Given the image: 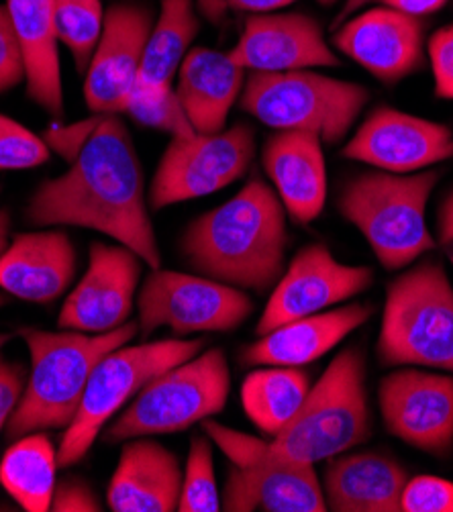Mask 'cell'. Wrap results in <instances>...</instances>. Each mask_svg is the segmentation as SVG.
I'll return each instance as SVG.
<instances>
[{
  "label": "cell",
  "instance_id": "6da1fadb",
  "mask_svg": "<svg viewBox=\"0 0 453 512\" xmlns=\"http://www.w3.org/2000/svg\"><path fill=\"white\" fill-rule=\"evenodd\" d=\"M25 219L35 227L62 225L105 233L135 251L151 270L162 268L143 170L119 115L100 117L68 172L45 180L33 192Z\"/></svg>",
  "mask_w": 453,
  "mask_h": 512
},
{
  "label": "cell",
  "instance_id": "7a4b0ae2",
  "mask_svg": "<svg viewBox=\"0 0 453 512\" xmlns=\"http://www.w3.org/2000/svg\"><path fill=\"white\" fill-rule=\"evenodd\" d=\"M286 243L280 196L260 176H251L233 198L184 229L180 251L200 276L268 292L284 274Z\"/></svg>",
  "mask_w": 453,
  "mask_h": 512
},
{
  "label": "cell",
  "instance_id": "3957f363",
  "mask_svg": "<svg viewBox=\"0 0 453 512\" xmlns=\"http://www.w3.org/2000/svg\"><path fill=\"white\" fill-rule=\"evenodd\" d=\"M137 335V321L109 333L21 329L31 355V376L7 425L9 439L49 429H68L76 419L96 364Z\"/></svg>",
  "mask_w": 453,
  "mask_h": 512
},
{
  "label": "cell",
  "instance_id": "277c9868",
  "mask_svg": "<svg viewBox=\"0 0 453 512\" xmlns=\"http://www.w3.org/2000/svg\"><path fill=\"white\" fill-rule=\"evenodd\" d=\"M441 178L437 170L415 174L366 172L349 180L337 209L370 243L388 272L409 268L437 247L427 227V202Z\"/></svg>",
  "mask_w": 453,
  "mask_h": 512
},
{
  "label": "cell",
  "instance_id": "5b68a950",
  "mask_svg": "<svg viewBox=\"0 0 453 512\" xmlns=\"http://www.w3.org/2000/svg\"><path fill=\"white\" fill-rule=\"evenodd\" d=\"M370 437L366 360L358 347H347L309 390L298 413L272 437L274 453L315 466L337 457Z\"/></svg>",
  "mask_w": 453,
  "mask_h": 512
},
{
  "label": "cell",
  "instance_id": "8992f818",
  "mask_svg": "<svg viewBox=\"0 0 453 512\" xmlns=\"http://www.w3.org/2000/svg\"><path fill=\"white\" fill-rule=\"evenodd\" d=\"M378 357L384 366L453 374V286L437 260H423L388 284Z\"/></svg>",
  "mask_w": 453,
  "mask_h": 512
},
{
  "label": "cell",
  "instance_id": "52a82bcc",
  "mask_svg": "<svg viewBox=\"0 0 453 512\" xmlns=\"http://www.w3.org/2000/svg\"><path fill=\"white\" fill-rule=\"evenodd\" d=\"M370 102L362 84L311 70L260 74L243 84L239 107L276 131H307L323 143H339Z\"/></svg>",
  "mask_w": 453,
  "mask_h": 512
},
{
  "label": "cell",
  "instance_id": "ba28073f",
  "mask_svg": "<svg viewBox=\"0 0 453 512\" xmlns=\"http://www.w3.org/2000/svg\"><path fill=\"white\" fill-rule=\"evenodd\" d=\"M231 392V372L223 349H207L156 378H151L127 406L105 427L107 443L137 437L172 435L219 415Z\"/></svg>",
  "mask_w": 453,
  "mask_h": 512
},
{
  "label": "cell",
  "instance_id": "9c48e42d",
  "mask_svg": "<svg viewBox=\"0 0 453 512\" xmlns=\"http://www.w3.org/2000/svg\"><path fill=\"white\" fill-rule=\"evenodd\" d=\"M207 345V339H164L141 345H123L96 364L86 384L76 419L66 429L58 466L70 468L90 451L92 443L117 411L158 374L188 362Z\"/></svg>",
  "mask_w": 453,
  "mask_h": 512
},
{
  "label": "cell",
  "instance_id": "30bf717a",
  "mask_svg": "<svg viewBox=\"0 0 453 512\" xmlns=\"http://www.w3.org/2000/svg\"><path fill=\"white\" fill-rule=\"evenodd\" d=\"M205 435L231 459L223 508L229 512H325L327 502L315 466L272 451L270 441L203 421Z\"/></svg>",
  "mask_w": 453,
  "mask_h": 512
},
{
  "label": "cell",
  "instance_id": "8fae6325",
  "mask_svg": "<svg viewBox=\"0 0 453 512\" xmlns=\"http://www.w3.org/2000/svg\"><path fill=\"white\" fill-rule=\"evenodd\" d=\"M256 158V133L237 123L219 133L172 137L149 186L151 209L215 194L243 178Z\"/></svg>",
  "mask_w": 453,
  "mask_h": 512
},
{
  "label": "cell",
  "instance_id": "7c38bea8",
  "mask_svg": "<svg viewBox=\"0 0 453 512\" xmlns=\"http://www.w3.org/2000/svg\"><path fill=\"white\" fill-rule=\"evenodd\" d=\"M139 335L145 339L160 327L176 335L229 333L254 313L245 290L207 276L151 270L137 296Z\"/></svg>",
  "mask_w": 453,
  "mask_h": 512
},
{
  "label": "cell",
  "instance_id": "4fadbf2b",
  "mask_svg": "<svg viewBox=\"0 0 453 512\" xmlns=\"http://www.w3.org/2000/svg\"><path fill=\"white\" fill-rule=\"evenodd\" d=\"M386 431L407 445L449 457L453 451V374L402 368L378 388Z\"/></svg>",
  "mask_w": 453,
  "mask_h": 512
},
{
  "label": "cell",
  "instance_id": "5bb4252c",
  "mask_svg": "<svg viewBox=\"0 0 453 512\" xmlns=\"http://www.w3.org/2000/svg\"><path fill=\"white\" fill-rule=\"evenodd\" d=\"M372 282V268L341 264L325 245L311 243L294 255L276 282L256 331L262 337L284 323L323 313L366 292Z\"/></svg>",
  "mask_w": 453,
  "mask_h": 512
},
{
  "label": "cell",
  "instance_id": "9a60e30c",
  "mask_svg": "<svg viewBox=\"0 0 453 512\" xmlns=\"http://www.w3.org/2000/svg\"><path fill=\"white\" fill-rule=\"evenodd\" d=\"M341 153L382 172L415 174L453 160V131L417 115L378 107Z\"/></svg>",
  "mask_w": 453,
  "mask_h": 512
},
{
  "label": "cell",
  "instance_id": "2e32d148",
  "mask_svg": "<svg viewBox=\"0 0 453 512\" xmlns=\"http://www.w3.org/2000/svg\"><path fill=\"white\" fill-rule=\"evenodd\" d=\"M143 260L117 243H92L88 270L68 294L58 327L80 333H109L133 313Z\"/></svg>",
  "mask_w": 453,
  "mask_h": 512
},
{
  "label": "cell",
  "instance_id": "e0dca14e",
  "mask_svg": "<svg viewBox=\"0 0 453 512\" xmlns=\"http://www.w3.org/2000/svg\"><path fill=\"white\" fill-rule=\"evenodd\" d=\"M427 23L390 7H372L333 31V45L384 86H396L425 64Z\"/></svg>",
  "mask_w": 453,
  "mask_h": 512
},
{
  "label": "cell",
  "instance_id": "ac0fdd59",
  "mask_svg": "<svg viewBox=\"0 0 453 512\" xmlns=\"http://www.w3.org/2000/svg\"><path fill=\"white\" fill-rule=\"evenodd\" d=\"M154 13L143 5H115L86 70L84 98L94 115H121L137 84Z\"/></svg>",
  "mask_w": 453,
  "mask_h": 512
},
{
  "label": "cell",
  "instance_id": "d6986e66",
  "mask_svg": "<svg viewBox=\"0 0 453 512\" xmlns=\"http://www.w3.org/2000/svg\"><path fill=\"white\" fill-rule=\"evenodd\" d=\"M229 56L243 70L260 74L337 68L341 64L325 41L321 25L300 13L251 15Z\"/></svg>",
  "mask_w": 453,
  "mask_h": 512
},
{
  "label": "cell",
  "instance_id": "ffe728a7",
  "mask_svg": "<svg viewBox=\"0 0 453 512\" xmlns=\"http://www.w3.org/2000/svg\"><path fill=\"white\" fill-rule=\"evenodd\" d=\"M76 276V249L64 231L21 233L0 255V288L35 304L58 300Z\"/></svg>",
  "mask_w": 453,
  "mask_h": 512
},
{
  "label": "cell",
  "instance_id": "44dd1931",
  "mask_svg": "<svg viewBox=\"0 0 453 512\" xmlns=\"http://www.w3.org/2000/svg\"><path fill=\"white\" fill-rule=\"evenodd\" d=\"M262 164L286 213L300 225L313 223L327 200L323 141L307 131H278L268 137Z\"/></svg>",
  "mask_w": 453,
  "mask_h": 512
},
{
  "label": "cell",
  "instance_id": "7402d4cb",
  "mask_svg": "<svg viewBox=\"0 0 453 512\" xmlns=\"http://www.w3.org/2000/svg\"><path fill=\"white\" fill-rule=\"evenodd\" d=\"M372 317L370 304H347L341 309L302 317L276 327L241 351L245 366L298 368L317 362L349 333Z\"/></svg>",
  "mask_w": 453,
  "mask_h": 512
},
{
  "label": "cell",
  "instance_id": "603a6c76",
  "mask_svg": "<svg viewBox=\"0 0 453 512\" xmlns=\"http://www.w3.org/2000/svg\"><path fill=\"white\" fill-rule=\"evenodd\" d=\"M182 476L178 457L162 443L137 437L125 443L107 490L113 512L178 510Z\"/></svg>",
  "mask_w": 453,
  "mask_h": 512
},
{
  "label": "cell",
  "instance_id": "cb8c5ba5",
  "mask_svg": "<svg viewBox=\"0 0 453 512\" xmlns=\"http://www.w3.org/2000/svg\"><path fill=\"white\" fill-rule=\"evenodd\" d=\"M407 480V470L396 459L364 451L331 457L321 486L327 510L400 512V496Z\"/></svg>",
  "mask_w": 453,
  "mask_h": 512
},
{
  "label": "cell",
  "instance_id": "d4e9b609",
  "mask_svg": "<svg viewBox=\"0 0 453 512\" xmlns=\"http://www.w3.org/2000/svg\"><path fill=\"white\" fill-rule=\"evenodd\" d=\"M245 70L219 49H190L174 88L182 109L196 133H219L225 129L231 107L239 100Z\"/></svg>",
  "mask_w": 453,
  "mask_h": 512
},
{
  "label": "cell",
  "instance_id": "484cf974",
  "mask_svg": "<svg viewBox=\"0 0 453 512\" xmlns=\"http://www.w3.org/2000/svg\"><path fill=\"white\" fill-rule=\"evenodd\" d=\"M5 7L23 49L27 94L43 111L60 117L64 90L54 0H7Z\"/></svg>",
  "mask_w": 453,
  "mask_h": 512
},
{
  "label": "cell",
  "instance_id": "4316f807",
  "mask_svg": "<svg viewBox=\"0 0 453 512\" xmlns=\"http://www.w3.org/2000/svg\"><path fill=\"white\" fill-rule=\"evenodd\" d=\"M58 451L49 437L29 433L19 437L0 462V484L27 512L52 510L56 492Z\"/></svg>",
  "mask_w": 453,
  "mask_h": 512
},
{
  "label": "cell",
  "instance_id": "83f0119b",
  "mask_svg": "<svg viewBox=\"0 0 453 512\" xmlns=\"http://www.w3.org/2000/svg\"><path fill=\"white\" fill-rule=\"evenodd\" d=\"M198 29L194 0H162L160 17L151 27L145 45L137 84L172 86Z\"/></svg>",
  "mask_w": 453,
  "mask_h": 512
},
{
  "label": "cell",
  "instance_id": "f1b7e54d",
  "mask_svg": "<svg viewBox=\"0 0 453 512\" xmlns=\"http://www.w3.org/2000/svg\"><path fill=\"white\" fill-rule=\"evenodd\" d=\"M309 376L298 368L270 366L251 372L241 386L243 411L260 431L274 437L305 402Z\"/></svg>",
  "mask_w": 453,
  "mask_h": 512
},
{
  "label": "cell",
  "instance_id": "f546056e",
  "mask_svg": "<svg viewBox=\"0 0 453 512\" xmlns=\"http://www.w3.org/2000/svg\"><path fill=\"white\" fill-rule=\"evenodd\" d=\"M56 29L74 58L76 70L86 72L94 49L105 29V11L100 0H54Z\"/></svg>",
  "mask_w": 453,
  "mask_h": 512
},
{
  "label": "cell",
  "instance_id": "4dcf8cb0",
  "mask_svg": "<svg viewBox=\"0 0 453 512\" xmlns=\"http://www.w3.org/2000/svg\"><path fill=\"white\" fill-rule=\"evenodd\" d=\"M123 113L141 127L158 129L162 133H170L172 137H190L196 133L172 86L135 84L125 102Z\"/></svg>",
  "mask_w": 453,
  "mask_h": 512
},
{
  "label": "cell",
  "instance_id": "1f68e13d",
  "mask_svg": "<svg viewBox=\"0 0 453 512\" xmlns=\"http://www.w3.org/2000/svg\"><path fill=\"white\" fill-rule=\"evenodd\" d=\"M211 445V439L203 435L194 437L190 443L186 470L182 476L178 512H217L223 508L215 478Z\"/></svg>",
  "mask_w": 453,
  "mask_h": 512
},
{
  "label": "cell",
  "instance_id": "d6a6232c",
  "mask_svg": "<svg viewBox=\"0 0 453 512\" xmlns=\"http://www.w3.org/2000/svg\"><path fill=\"white\" fill-rule=\"evenodd\" d=\"M49 145L15 119L0 115V170H31L49 160Z\"/></svg>",
  "mask_w": 453,
  "mask_h": 512
},
{
  "label": "cell",
  "instance_id": "836d02e7",
  "mask_svg": "<svg viewBox=\"0 0 453 512\" xmlns=\"http://www.w3.org/2000/svg\"><path fill=\"white\" fill-rule=\"evenodd\" d=\"M402 512H453V482L437 476L409 478L400 496Z\"/></svg>",
  "mask_w": 453,
  "mask_h": 512
},
{
  "label": "cell",
  "instance_id": "e575fe53",
  "mask_svg": "<svg viewBox=\"0 0 453 512\" xmlns=\"http://www.w3.org/2000/svg\"><path fill=\"white\" fill-rule=\"evenodd\" d=\"M25 80L23 49L7 7L0 5V92H7Z\"/></svg>",
  "mask_w": 453,
  "mask_h": 512
},
{
  "label": "cell",
  "instance_id": "d590c367",
  "mask_svg": "<svg viewBox=\"0 0 453 512\" xmlns=\"http://www.w3.org/2000/svg\"><path fill=\"white\" fill-rule=\"evenodd\" d=\"M435 96L453 100V25L435 31L427 43Z\"/></svg>",
  "mask_w": 453,
  "mask_h": 512
},
{
  "label": "cell",
  "instance_id": "8d00e7d4",
  "mask_svg": "<svg viewBox=\"0 0 453 512\" xmlns=\"http://www.w3.org/2000/svg\"><path fill=\"white\" fill-rule=\"evenodd\" d=\"M52 510L56 512H100V502L92 488L78 480V478H68L62 484L56 486L54 500H52Z\"/></svg>",
  "mask_w": 453,
  "mask_h": 512
},
{
  "label": "cell",
  "instance_id": "74e56055",
  "mask_svg": "<svg viewBox=\"0 0 453 512\" xmlns=\"http://www.w3.org/2000/svg\"><path fill=\"white\" fill-rule=\"evenodd\" d=\"M100 117H103V115H96L88 121L74 123L70 127L49 129V131H45V143L49 145V149H56L60 156H64L66 160L72 162L78 156V151L82 149V145L86 143V139L90 137V133L94 131V127L98 125Z\"/></svg>",
  "mask_w": 453,
  "mask_h": 512
},
{
  "label": "cell",
  "instance_id": "f35d334b",
  "mask_svg": "<svg viewBox=\"0 0 453 512\" xmlns=\"http://www.w3.org/2000/svg\"><path fill=\"white\" fill-rule=\"evenodd\" d=\"M23 368L7 360H0V431H3L25 392L23 388Z\"/></svg>",
  "mask_w": 453,
  "mask_h": 512
},
{
  "label": "cell",
  "instance_id": "ab89813d",
  "mask_svg": "<svg viewBox=\"0 0 453 512\" xmlns=\"http://www.w3.org/2000/svg\"><path fill=\"white\" fill-rule=\"evenodd\" d=\"M378 3H384V7L396 9L400 13L423 19L427 15L441 11L447 5V0H378Z\"/></svg>",
  "mask_w": 453,
  "mask_h": 512
},
{
  "label": "cell",
  "instance_id": "60d3db41",
  "mask_svg": "<svg viewBox=\"0 0 453 512\" xmlns=\"http://www.w3.org/2000/svg\"><path fill=\"white\" fill-rule=\"evenodd\" d=\"M437 233L443 245L453 241V188L445 194L441 207L437 209Z\"/></svg>",
  "mask_w": 453,
  "mask_h": 512
},
{
  "label": "cell",
  "instance_id": "b9f144b4",
  "mask_svg": "<svg viewBox=\"0 0 453 512\" xmlns=\"http://www.w3.org/2000/svg\"><path fill=\"white\" fill-rule=\"evenodd\" d=\"M294 0H225L227 9H235V11H247V13H268V11H276L282 7H288Z\"/></svg>",
  "mask_w": 453,
  "mask_h": 512
},
{
  "label": "cell",
  "instance_id": "7bdbcfd3",
  "mask_svg": "<svg viewBox=\"0 0 453 512\" xmlns=\"http://www.w3.org/2000/svg\"><path fill=\"white\" fill-rule=\"evenodd\" d=\"M372 3H378V0H343V3H341V9H339V13H337V17L333 19L331 29L335 31L341 23H345L349 17L358 15L360 11H364V9H366L368 5H372Z\"/></svg>",
  "mask_w": 453,
  "mask_h": 512
},
{
  "label": "cell",
  "instance_id": "ee69618b",
  "mask_svg": "<svg viewBox=\"0 0 453 512\" xmlns=\"http://www.w3.org/2000/svg\"><path fill=\"white\" fill-rule=\"evenodd\" d=\"M198 7L207 15V19H211L213 23H219L225 17L227 5L225 0H198Z\"/></svg>",
  "mask_w": 453,
  "mask_h": 512
},
{
  "label": "cell",
  "instance_id": "f6af8a7d",
  "mask_svg": "<svg viewBox=\"0 0 453 512\" xmlns=\"http://www.w3.org/2000/svg\"><path fill=\"white\" fill-rule=\"evenodd\" d=\"M9 231H11V217L7 211H0V255L9 247Z\"/></svg>",
  "mask_w": 453,
  "mask_h": 512
},
{
  "label": "cell",
  "instance_id": "bcb514c9",
  "mask_svg": "<svg viewBox=\"0 0 453 512\" xmlns=\"http://www.w3.org/2000/svg\"><path fill=\"white\" fill-rule=\"evenodd\" d=\"M317 3L323 5V7H333V5L337 3V0H317Z\"/></svg>",
  "mask_w": 453,
  "mask_h": 512
},
{
  "label": "cell",
  "instance_id": "7dc6e473",
  "mask_svg": "<svg viewBox=\"0 0 453 512\" xmlns=\"http://www.w3.org/2000/svg\"><path fill=\"white\" fill-rule=\"evenodd\" d=\"M447 247H449V260H451V264H453V241H451Z\"/></svg>",
  "mask_w": 453,
  "mask_h": 512
},
{
  "label": "cell",
  "instance_id": "c3c4849f",
  "mask_svg": "<svg viewBox=\"0 0 453 512\" xmlns=\"http://www.w3.org/2000/svg\"><path fill=\"white\" fill-rule=\"evenodd\" d=\"M9 302V298L7 296H3V294H0V306H5Z\"/></svg>",
  "mask_w": 453,
  "mask_h": 512
},
{
  "label": "cell",
  "instance_id": "681fc988",
  "mask_svg": "<svg viewBox=\"0 0 453 512\" xmlns=\"http://www.w3.org/2000/svg\"><path fill=\"white\" fill-rule=\"evenodd\" d=\"M7 339H9V335H0V345H3Z\"/></svg>",
  "mask_w": 453,
  "mask_h": 512
}]
</instances>
